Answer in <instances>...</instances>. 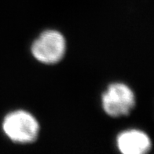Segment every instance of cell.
Masks as SVG:
<instances>
[{
    "label": "cell",
    "mask_w": 154,
    "mask_h": 154,
    "mask_svg": "<svg viewBox=\"0 0 154 154\" xmlns=\"http://www.w3.org/2000/svg\"><path fill=\"white\" fill-rule=\"evenodd\" d=\"M2 130L12 142L29 144L37 139L39 124L34 116L24 110L13 111L5 116Z\"/></svg>",
    "instance_id": "obj_1"
},
{
    "label": "cell",
    "mask_w": 154,
    "mask_h": 154,
    "mask_svg": "<svg viewBox=\"0 0 154 154\" xmlns=\"http://www.w3.org/2000/svg\"><path fill=\"white\" fill-rule=\"evenodd\" d=\"M33 57L45 65L61 61L66 52V40L60 32L46 30L33 42L31 47Z\"/></svg>",
    "instance_id": "obj_2"
},
{
    "label": "cell",
    "mask_w": 154,
    "mask_h": 154,
    "mask_svg": "<svg viewBox=\"0 0 154 154\" xmlns=\"http://www.w3.org/2000/svg\"><path fill=\"white\" fill-rule=\"evenodd\" d=\"M101 106L105 112L112 117L128 116L135 106V95L124 83H111L102 94Z\"/></svg>",
    "instance_id": "obj_3"
},
{
    "label": "cell",
    "mask_w": 154,
    "mask_h": 154,
    "mask_svg": "<svg viewBox=\"0 0 154 154\" xmlns=\"http://www.w3.org/2000/svg\"><path fill=\"white\" fill-rule=\"evenodd\" d=\"M118 149L123 154H145L152 147L148 134L137 129L124 131L116 138Z\"/></svg>",
    "instance_id": "obj_4"
}]
</instances>
